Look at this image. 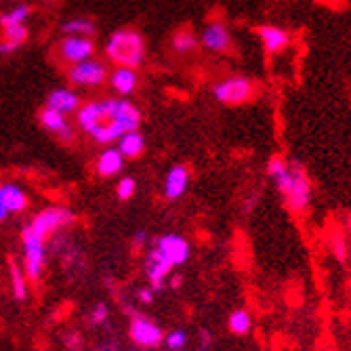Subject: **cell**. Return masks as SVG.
I'll list each match as a JSON object with an SVG mask.
<instances>
[{
    "mask_svg": "<svg viewBox=\"0 0 351 351\" xmlns=\"http://www.w3.org/2000/svg\"><path fill=\"white\" fill-rule=\"evenodd\" d=\"M78 124L97 143H114L124 133L139 129L141 112L124 99L93 101L78 110Z\"/></svg>",
    "mask_w": 351,
    "mask_h": 351,
    "instance_id": "obj_1",
    "label": "cell"
},
{
    "mask_svg": "<svg viewBox=\"0 0 351 351\" xmlns=\"http://www.w3.org/2000/svg\"><path fill=\"white\" fill-rule=\"evenodd\" d=\"M267 175L276 183V189L291 213L301 215L311 202V181L299 160H286L282 156H271L267 162Z\"/></svg>",
    "mask_w": 351,
    "mask_h": 351,
    "instance_id": "obj_2",
    "label": "cell"
},
{
    "mask_svg": "<svg viewBox=\"0 0 351 351\" xmlns=\"http://www.w3.org/2000/svg\"><path fill=\"white\" fill-rule=\"evenodd\" d=\"M106 55L122 68H139L145 57V43L133 29H118L106 43Z\"/></svg>",
    "mask_w": 351,
    "mask_h": 351,
    "instance_id": "obj_3",
    "label": "cell"
},
{
    "mask_svg": "<svg viewBox=\"0 0 351 351\" xmlns=\"http://www.w3.org/2000/svg\"><path fill=\"white\" fill-rule=\"evenodd\" d=\"M257 95V82L248 76H228L213 84V97L223 106H242Z\"/></svg>",
    "mask_w": 351,
    "mask_h": 351,
    "instance_id": "obj_4",
    "label": "cell"
},
{
    "mask_svg": "<svg viewBox=\"0 0 351 351\" xmlns=\"http://www.w3.org/2000/svg\"><path fill=\"white\" fill-rule=\"evenodd\" d=\"M21 244H23V271L29 280L36 282L40 280L45 271V261H47L45 240L32 232L29 226H25L21 232Z\"/></svg>",
    "mask_w": 351,
    "mask_h": 351,
    "instance_id": "obj_5",
    "label": "cell"
},
{
    "mask_svg": "<svg viewBox=\"0 0 351 351\" xmlns=\"http://www.w3.org/2000/svg\"><path fill=\"white\" fill-rule=\"evenodd\" d=\"M72 221H74L72 210L63 208V206H49L34 217V221L29 223V230L45 240L49 234H55L57 230L70 226Z\"/></svg>",
    "mask_w": 351,
    "mask_h": 351,
    "instance_id": "obj_6",
    "label": "cell"
},
{
    "mask_svg": "<svg viewBox=\"0 0 351 351\" xmlns=\"http://www.w3.org/2000/svg\"><path fill=\"white\" fill-rule=\"evenodd\" d=\"M129 332H131V339L139 347H145V349H156L160 343H165L162 328L158 324H154L152 320H147V317H143V315L133 317Z\"/></svg>",
    "mask_w": 351,
    "mask_h": 351,
    "instance_id": "obj_7",
    "label": "cell"
},
{
    "mask_svg": "<svg viewBox=\"0 0 351 351\" xmlns=\"http://www.w3.org/2000/svg\"><path fill=\"white\" fill-rule=\"evenodd\" d=\"M257 36L263 45L265 55H280L289 49L291 45V32L282 27V25H274V23H265L257 27Z\"/></svg>",
    "mask_w": 351,
    "mask_h": 351,
    "instance_id": "obj_8",
    "label": "cell"
},
{
    "mask_svg": "<svg viewBox=\"0 0 351 351\" xmlns=\"http://www.w3.org/2000/svg\"><path fill=\"white\" fill-rule=\"evenodd\" d=\"M108 72H106V66H101L99 61L95 59H86V61H80L76 63L74 68H70L68 72V78L72 84H78V86H95V84H101L106 80Z\"/></svg>",
    "mask_w": 351,
    "mask_h": 351,
    "instance_id": "obj_9",
    "label": "cell"
},
{
    "mask_svg": "<svg viewBox=\"0 0 351 351\" xmlns=\"http://www.w3.org/2000/svg\"><path fill=\"white\" fill-rule=\"evenodd\" d=\"M171 269H173V265L169 263V259L154 246L147 252V259H145V276L149 280V289L154 293L165 289V282H167V276L171 274Z\"/></svg>",
    "mask_w": 351,
    "mask_h": 351,
    "instance_id": "obj_10",
    "label": "cell"
},
{
    "mask_svg": "<svg viewBox=\"0 0 351 351\" xmlns=\"http://www.w3.org/2000/svg\"><path fill=\"white\" fill-rule=\"evenodd\" d=\"M200 43L204 49L213 51V53H228L232 51V34H230V27L223 23V21H210L204 29H202V36Z\"/></svg>",
    "mask_w": 351,
    "mask_h": 351,
    "instance_id": "obj_11",
    "label": "cell"
},
{
    "mask_svg": "<svg viewBox=\"0 0 351 351\" xmlns=\"http://www.w3.org/2000/svg\"><path fill=\"white\" fill-rule=\"evenodd\" d=\"M93 53H95L93 40L84 38V36H66L59 43V55L63 61L80 63V61L90 59Z\"/></svg>",
    "mask_w": 351,
    "mask_h": 351,
    "instance_id": "obj_12",
    "label": "cell"
},
{
    "mask_svg": "<svg viewBox=\"0 0 351 351\" xmlns=\"http://www.w3.org/2000/svg\"><path fill=\"white\" fill-rule=\"evenodd\" d=\"M156 248L165 254L173 267L181 265V263H185L189 259V242L185 238L177 236V234H167L162 238H158Z\"/></svg>",
    "mask_w": 351,
    "mask_h": 351,
    "instance_id": "obj_13",
    "label": "cell"
},
{
    "mask_svg": "<svg viewBox=\"0 0 351 351\" xmlns=\"http://www.w3.org/2000/svg\"><path fill=\"white\" fill-rule=\"evenodd\" d=\"M189 185V171L183 165H175L167 177H165V198L167 200H177L185 194Z\"/></svg>",
    "mask_w": 351,
    "mask_h": 351,
    "instance_id": "obj_14",
    "label": "cell"
},
{
    "mask_svg": "<svg viewBox=\"0 0 351 351\" xmlns=\"http://www.w3.org/2000/svg\"><path fill=\"white\" fill-rule=\"evenodd\" d=\"M40 122H43V126H45V129H47L49 133L61 137L63 141H72V139H74L72 126H70V122L66 120V114H59V112H55V110H51V108H45V110L40 112Z\"/></svg>",
    "mask_w": 351,
    "mask_h": 351,
    "instance_id": "obj_15",
    "label": "cell"
},
{
    "mask_svg": "<svg viewBox=\"0 0 351 351\" xmlns=\"http://www.w3.org/2000/svg\"><path fill=\"white\" fill-rule=\"evenodd\" d=\"M47 108L59 112V114H72L76 110H80V97L70 90V88H55L51 95H49V99H47Z\"/></svg>",
    "mask_w": 351,
    "mask_h": 351,
    "instance_id": "obj_16",
    "label": "cell"
},
{
    "mask_svg": "<svg viewBox=\"0 0 351 351\" xmlns=\"http://www.w3.org/2000/svg\"><path fill=\"white\" fill-rule=\"evenodd\" d=\"M0 200H3V204L9 213H23L27 208L25 191L17 185H11V183L0 185Z\"/></svg>",
    "mask_w": 351,
    "mask_h": 351,
    "instance_id": "obj_17",
    "label": "cell"
},
{
    "mask_svg": "<svg viewBox=\"0 0 351 351\" xmlns=\"http://www.w3.org/2000/svg\"><path fill=\"white\" fill-rule=\"evenodd\" d=\"M124 167V156L118 152V147H110L99 154L97 158V173L101 177H114L122 171Z\"/></svg>",
    "mask_w": 351,
    "mask_h": 351,
    "instance_id": "obj_18",
    "label": "cell"
},
{
    "mask_svg": "<svg viewBox=\"0 0 351 351\" xmlns=\"http://www.w3.org/2000/svg\"><path fill=\"white\" fill-rule=\"evenodd\" d=\"M145 149V139L141 133L137 131H131V133H124L120 139H118V152L124 156V158H139Z\"/></svg>",
    "mask_w": 351,
    "mask_h": 351,
    "instance_id": "obj_19",
    "label": "cell"
},
{
    "mask_svg": "<svg viewBox=\"0 0 351 351\" xmlns=\"http://www.w3.org/2000/svg\"><path fill=\"white\" fill-rule=\"evenodd\" d=\"M137 72L133 68H116L112 74V86L120 93V95H131L137 88Z\"/></svg>",
    "mask_w": 351,
    "mask_h": 351,
    "instance_id": "obj_20",
    "label": "cell"
},
{
    "mask_svg": "<svg viewBox=\"0 0 351 351\" xmlns=\"http://www.w3.org/2000/svg\"><path fill=\"white\" fill-rule=\"evenodd\" d=\"M171 45H173V51L177 55H187V53H194L198 49V38H196L194 32H191V27H181L173 34Z\"/></svg>",
    "mask_w": 351,
    "mask_h": 351,
    "instance_id": "obj_21",
    "label": "cell"
},
{
    "mask_svg": "<svg viewBox=\"0 0 351 351\" xmlns=\"http://www.w3.org/2000/svg\"><path fill=\"white\" fill-rule=\"evenodd\" d=\"M228 326H230L232 335L242 337V335H246V332L250 330V326H252V317H250V313H248L246 309H236V311L230 313V322H228Z\"/></svg>",
    "mask_w": 351,
    "mask_h": 351,
    "instance_id": "obj_22",
    "label": "cell"
},
{
    "mask_svg": "<svg viewBox=\"0 0 351 351\" xmlns=\"http://www.w3.org/2000/svg\"><path fill=\"white\" fill-rule=\"evenodd\" d=\"M63 32L68 36H93L95 34V23L88 19H70L68 23H63Z\"/></svg>",
    "mask_w": 351,
    "mask_h": 351,
    "instance_id": "obj_23",
    "label": "cell"
},
{
    "mask_svg": "<svg viewBox=\"0 0 351 351\" xmlns=\"http://www.w3.org/2000/svg\"><path fill=\"white\" fill-rule=\"evenodd\" d=\"M11 282H13V295L17 301H25L27 297V286H25V278H23V271L21 267L11 261Z\"/></svg>",
    "mask_w": 351,
    "mask_h": 351,
    "instance_id": "obj_24",
    "label": "cell"
},
{
    "mask_svg": "<svg viewBox=\"0 0 351 351\" xmlns=\"http://www.w3.org/2000/svg\"><path fill=\"white\" fill-rule=\"evenodd\" d=\"M29 7L27 5H17L15 9H11L7 15H3L0 17V25L3 27H11V25H19V23H23L25 21V17L29 15Z\"/></svg>",
    "mask_w": 351,
    "mask_h": 351,
    "instance_id": "obj_25",
    "label": "cell"
},
{
    "mask_svg": "<svg viewBox=\"0 0 351 351\" xmlns=\"http://www.w3.org/2000/svg\"><path fill=\"white\" fill-rule=\"evenodd\" d=\"M3 36H5V40L7 43H13V45H23L25 43V38H27V27L23 25V23H19V25H11V27H5L3 29Z\"/></svg>",
    "mask_w": 351,
    "mask_h": 351,
    "instance_id": "obj_26",
    "label": "cell"
},
{
    "mask_svg": "<svg viewBox=\"0 0 351 351\" xmlns=\"http://www.w3.org/2000/svg\"><path fill=\"white\" fill-rule=\"evenodd\" d=\"M165 345L169 351H181L187 345V332L185 330H173L165 335Z\"/></svg>",
    "mask_w": 351,
    "mask_h": 351,
    "instance_id": "obj_27",
    "label": "cell"
},
{
    "mask_svg": "<svg viewBox=\"0 0 351 351\" xmlns=\"http://www.w3.org/2000/svg\"><path fill=\"white\" fill-rule=\"evenodd\" d=\"M135 189H137V183H135V179H131V177H124V179H120V181H118V187H116V196H118L120 200H131V198L135 196Z\"/></svg>",
    "mask_w": 351,
    "mask_h": 351,
    "instance_id": "obj_28",
    "label": "cell"
},
{
    "mask_svg": "<svg viewBox=\"0 0 351 351\" xmlns=\"http://www.w3.org/2000/svg\"><path fill=\"white\" fill-rule=\"evenodd\" d=\"M330 248H332L335 257H337L339 261H345V257H347V240H345L343 232H332Z\"/></svg>",
    "mask_w": 351,
    "mask_h": 351,
    "instance_id": "obj_29",
    "label": "cell"
},
{
    "mask_svg": "<svg viewBox=\"0 0 351 351\" xmlns=\"http://www.w3.org/2000/svg\"><path fill=\"white\" fill-rule=\"evenodd\" d=\"M110 317V309H108V305H95L93 307V311H90V315H88V322L93 324V326H99V324H104L106 320Z\"/></svg>",
    "mask_w": 351,
    "mask_h": 351,
    "instance_id": "obj_30",
    "label": "cell"
},
{
    "mask_svg": "<svg viewBox=\"0 0 351 351\" xmlns=\"http://www.w3.org/2000/svg\"><path fill=\"white\" fill-rule=\"evenodd\" d=\"M154 291L149 289V286H147V289H139L137 291V299H139V303H143V305H149L152 301H154Z\"/></svg>",
    "mask_w": 351,
    "mask_h": 351,
    "instance_id": "obj_31",
    "label": "cell"
},
{
    "mask_svg": "<svg viewBox=\"0 0 351 351\" xmlns=\"http://www.w3.org/2000/svg\"><path fill=\"white\" fill-rule=\"evenodd\" d=\"M19 47L17 45H13V43H3V45H0V53H13V51H17Z\"/></svg>",
    "mask_w": 351,
    "mask_h": 351,
    "instance_id": "obj_32",
    "label": "cell"
},
{
    "mask_svg": "<svg viewBox=\"0 0 351 351\" xmlns=\"http://www.w3.org/2000/svg\"><path fill=\"white\" fill-rule=\"evenodd\" d=\"M143 242H145V232H139L135 236V246H143Z\"/></svg>",
    "mask_w": 351,
    "mask_h": 351,
    "instance_id": "obj_33",
    "label": "cell"
},
{
    "mask_svg": "<svg viewBox=\"0 0 351 351\" xmlns=\"http://www.w3.org/2000/svg\"><path fill=\"white\" fill-rule=\"evenodd\" d=\"M9 217V210L5 208V204H3V200H0V221H5Z\"/></svg>",
    "mask_w": 351,
    "mask_h": 351,
    "instance_id": "obj_34",
    "label": "cell"
},
{
    "mask_svg": "<svg viewBox=\"0 0 351 351\" xmlns=\"http://www.w3.org/2000/svg\"><path fill=\"white\" fill-rule=\"evenodd\" d=\"M171 286H173V289H179V286H181V276H175L171 280Z\"/></svg>",
    "mask_w": 351,
    "mask_h": 351,
    "instance_id": "obj_35",
    "label": "cell"
},
{
    "mask_svg": "<svg viewBox=\"0 0 351 351\" xmlns=\"http://www.w3.org/2000/svg\"><path fill=\"white\" fill-rule=\"evenodd\" d=\"M347 226H349V232H351V219H349V223H347Z\"/></svg>",
    "mask_w": 351,
    "mask_h": 351,
    "instance_id": "obj_36",
    "label": "cell"
},
{
    "mask_svg": "<svg viewBox=\"0 0 351 351\" xmlns=\"http://www.w3.org/2000/svg\"><path fill=\"white\" fill-rule=\"evenodd\" d=\"M328 351H335V349H328Z\"/></svg>",
    "mask_w": 351,
    "mask_h": 351,
    "instance_id": "obj_37",
    "label": "cell"
},
{
    "mask_svg": "<svg viewBox=\"0 0 351 351\" xmlns=\"http://www.w3.org/2000/svg\"><path fill=\"white\" fill-rule=\"evenodd\" d=\"M167 351H169V349H167Z\"/></svg>",
    "mask_w": 351,
    "mask_h": 351,
    "instance_id": "obj_38",
    "label": "cell"
}]
</instances>
